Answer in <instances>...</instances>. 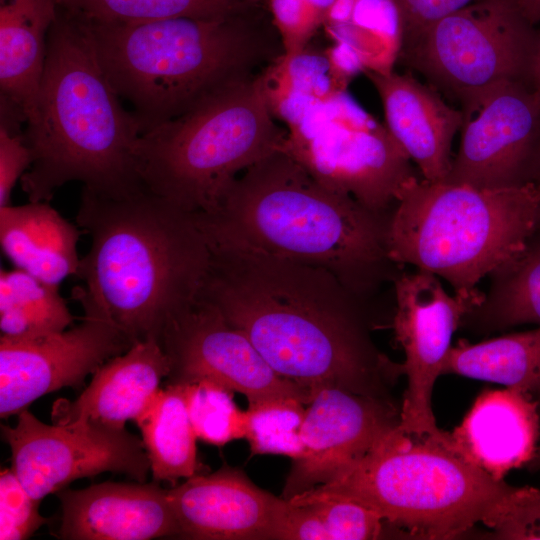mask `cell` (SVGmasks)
<instances>
[{"label": "cell", "mask_w": 540, "mask_h": 540, "mask_svg": "<svg viewBox=\"0 0 540 540\" xmlns=\"http://www.w3.org/2000/svg\"><path fill=\"white\" fill-rule=\"evenodd\" d=\"M169 372L168 356L158 341L136 343L101 365L74 401L55 402L52 421L66 424L86 420L124 428L128 420L136 421L146 410Z\"/></svg>", "instance_id": "44dd1931"}, {"label": "cell", "mask_w": 540, "mask_h": 540, "mask_svg": "<svg viewBox=\"0 0 540 540\" xmlns=\"http://www.w3.org/2000/svg\"><path fill=\"white\" fill-rule=\"evenodd\" d=\"M527 18L535 25L540 22V0H516Z\"/></svg>", "instance_id": "ab89813d"}, {"label": "cell", "mask_w": 540, "mask_h": 540, "mask_svg": "<svg viewBox=\"0 0 540 540\" xmlns=\"http://www.w3.org/2000/svg\"><path fill=\"white\" fill-rule=\"evenodd\" d=\"M503 540H540V487H517L483 524Z\"/></svg>", "instance_id": "e575fe53"}, {"label": "cell", "mask_w": 540, "mask_h": 540, "mask_svg": "<svg viewBox=\"0 0 540 540\" xmlns=\"http://www.w3.org/2000/svg\"><path fill=\"white\" fill-rule=\"evenodd\" d=\"M517 487L498 480L443 443L399 427L332 481L303 494L347 498L415 539H454L497 511Z\"/></svg>", "instance_id": "52a82bcc"}, {"label": "cell", "mask_w": 540, "mask_h": 540, "mask_svg": "<svg viewBox=\"0 0 540 540\" xmlns=\"http://www.w3.org/2000/svg\"><path fill=\"white\" fill-rule=\"evenodd\" d=\"M401 20L402 42L441 18L481 0H393Z\"/></svg>", "instance_id": "74e56055"}, {"label": "cell", "mask_w": 540, "mask_h": 540, "mask_svg": "<svg viewBox=\"0 0 540 540\" xmlns=\"http://www.w3.org/2000/svg\"><path fill=\"white\" fill-rule=\"evenodd\" d=\"M159 343L170 362L167 385L210 380L241 393L249 405L311 399V391L275 372L242 331L196 298L168 321Z\"/></svg>", "instance_id": "4fadbf2b"}, {"label": "cell", "mask_w": 540, "mask_h": 540, "mask_svg": "<svg viewBox=\"0 0 540 540\" xmlns=\"http://www.w3.org/2000/svg\"><path fill=\"white\" fill-rule=\"evenodd\" d=\"M445 374L540 394V326L474 344L459 342L450 349Z\"/></svg>", "instance_id": "484cf974"}, {"label": "cell", "mask_w": 540, "mask_h": 540, "mask_svg": "<svg viewBox=\"0 0 540 540\" xmlns=\"http://www.w3.org/2000/svg\"><path fill=\"white\" fill-rule=\"evenodd\" d=\"M282 150L328 188L387 212L415 176L411 159L389 132L342 90L287 129Z\"/></svg>", "instance_id": "30bf717a"}, {"label": "cell", "mask_w": 540, "mask_h": 540, "mask_svg": "<svg viewBox=\"0 0 540 540\" xmlns=\"http://www.w3.org/2000/svg\"><path fill=\"white\" fill-rule=\"evenodd\" d=\"M538 230L540 231V212H539V219H538Z\"/></svg>", "instance_id": "b9f144b4"}, {"label": "cell", "mask_w": 540, "mask_h": 540, "mask_svg": "<svg viewBox=\"0 0 540 540\" xmlns=\"http://www.w3.org/2000/svg\"><path fill=\"white\" fill-rule=\"evenodd\" d=\"M31 163V152L22 133L0 125V208L10 205L11 192Z\"/></svg>", "instance_id": "8d00e7d4"}, {"label": "cell", "mask_w": 540, "mask_h": 540, "mask_svg": "<svg viewBox=\"0 0 540 540\" xmlns=\"http://www.w3.org/2000/svg\"><path fill=\"white\" fill-rule=\"evenodd\" d=\"M191 215L207 242L324 269L362 301L397 266L391 214L328 188L281 148L239 174L214 211Z\"/></svg>", "instance_id": "7a4b0ae2"}, {"label": "cell", "mask_w": 540, "mask_h": 540, "mask_svg": "<svg viewBox=\"0 0 540 540\" xmlns=\"http://www.w3.org/2000/svg\"><path fill=\"white\" fill-rule=\"evenodd\" d=\"M1 432L12 471L37 501L80 478L112 472L146 482L151 472L143 440L125 427L86 420L49 425L25 409L16 426L2 425Z\"/></svg>", "instance_id": "8fae6325"}, {"label": "cell", "mask_w": 540, "mask_h": 540, "mask_svg": "<svg viewBox=\"0 0 540 540\" xmlns=\"http://www.w3.org/2000/svg\"><path fill=\"white\" fill-rule=\"evenodd\" d=\"M306 404L295 398L248 406L246 432L251 455L276 454L297 459L303 452L300 429Z\"/></svg>", "instance_id": "4dcf8cb0"}, {"label": "cell", "mask_w": 540, "mask_h": 540, "mask_svg": "<svg viewBox=\"0 0 540 540\" xmlns=\"http://www.w3.org/2000/svg\"><path fill=\"white\" fill-rule=\"evenodd\" d=\"M460 131L444 181L476 188L540 182V105L526 82L495 90Z\"/></svg>", "instance_id": "5bb4252c"}, {"label": "cell", "mask_w": 540, "mask_h": 540, "mask_svg": "<svg viewBox=\"0 0 540 540\" xmlns=\"http://www.w3.org/2000/svg\"><path fill=\"white\" fill-rule=\"evenodd\" d=\"M312 514L320 540H372L383 538L387 523L374 510L339 497L297 495L289 499Z\"/></svg>", "instance_id": "d6a6232c"}, {"label": "cell", "mask_w": 540, "mask_h": 540, "mask_svg": "<svg viewBox=\"0 0 540 540\" xmlns=\"http://www.w3.org/2000/svg\"><path fill=\"white\" fill-rule=\"evenodd\" d=\"M540 395V394H539ZM539 402V401H538ZM539 414H540V402H539ZM540 457V438H539V444H538V448H537V452H536V455L535 457ZM534 457V458H535Z\"/></svg>", "instance_id": "60d3db41"}, {"label": "cell", "mask_w": 540, "mask_h": 540, "mask_svg": "<svg viewBox=\"0 0 540 540\" xmlns=\"http://www.w3.org/2000/svg\"><path fill=\"white\" fill-rule=\"evenodd\" d=\"M528 85L540 105V33L530 64Z\"/></svg>", "instance_id": "f35d334b"}, {"label": "cell", "mask_w": 540, "mask_h": 540, "mask_svg": "<svg viewBox=\"0 0 540 540\" xmlns=\"http://www.w3.org/2000/svg\"><path fill=\"white\" fill-rule=\"evenodd\" d=\"M540 182L476 188L407 180L390 215V259L446 280L455 294H480L477 284L521 255L538 231Z\"/></svg>", "instance_id": "8992f818"}, {"label": "cell", "mask_w": 540, "mask_h": 540, "mask_svg": "<svg viewBox=\"0 0 540 540\" xmlns=\"http://www.w3.org/2000/svg\"><path fill=\"white\" fill-rule=\"evenodd\" d=\"M457 454L498 480L532 461L540 438L539 402L514 387L482 392L450 432Z\"/></svg>", "instance_id": "ffe728a7"}, {"label": "cell", "mask_w": 540, "mask_h": 540, "mask_svg": "<svg viewBox=\"0 0 540 540\" xmlns=\"http://www.w3.org/2000/svg\"><path fill=\"white\" fill-rule=\"evenodd\" d=\"M400 407L335 387L312 392L300 429L303 452L292 460L281 497L326 484L369 454L398 429Z\"/></svg>", "instance_id": "9a60e30c"}, {"label": "cell", "mask_w": 540, "mask_h": 540, "mask_svg": "<svg viewBox=\"0 0 540 540\" xmlns=\"http://www.w3.org/2000/svg\"><path fill=\"white\" fill-rule=\"evenodd\" d=\"M364 73L381 99L386 127L423 178L444 181L452 166L453 139L465 121L463 111L411 75L393 70Z\"/></svg>", "instance_id": "d6986e66"}, {"label": "cell", "mask_w": 540, "mask_h": 540, "mask_svg": "<svg viewBox=\"0 0 540 540\" xmlns=\"http://www.w3.org/2000/svg\"><path fill=\"white\" fill-rule=\"evenodd\" d=\"M74 321L59 285L20 269L0 271V338L29 340L64 331Z\"/></svg>", "instance_id": "83f0119b"}, {"label": "cell", "mask_w": 540, "mask_h": 540, "mask_svg": "<svg viewBox=\"0 0 540 540\" xmlns=\"http://www.w3.org/2000/svg\"><path fill=\"white\" fill-rule=\"evenodd\" d=\"M131 341L109 321L84 315L80 324L29 340L0 338V416L7 418L43 395L80 388L89 374L126 352Z\"/></svg>", "instance_id": "2e32d148"}, {"label": "cell", "mask_w": 540, "mask_h": 540, "mask_svg": "<svg viewBox=\"0 0 540 540\" xmlns=\"http://www.w3.org/2000/svg\"><path fill=\"white\" fill-rule=\"evenodd\" d=\"M258 77L143 132L133 150L143 185L189 214L214 211L237 176L286 136Z\"/></svg>", "instance_id": "ba28073f"}, {"label": "cell", "mask_w": 540, "mask_h": 540, "mask_svg": "<svg viewBox=\"0 0 540 540\" xmlns=\"http://www.w3.org/2000/svg\"><path fill=\"white\" fill-rule=\"evenodd\" d=\"M189 418L197 439L216 446L245 438L246 411L234 391L210 380L183 385Z\"/></svg>", "instance_id": "1f68e13d"}, {"label": "cell", "mask_w": 540, "mask_h": 540, "mask_svg": "<svg viewBox=\"0 0 540 540\" xmlns=\"http://www.w3.org/2000/svg\"><path fill=\"white\" fill-rule=\"evenodd\" d=\"M539 33L516 0H481L403 41L399 58L458 101L466 119L504 84H528Z\"/></svg>", "instance_id": "9c48e42d"}, {"label": "cell", "mask_w": 540, "mask_h": 540, "mask_svg": "<svg viewBox=\"0 0 540 540\" xmlns=\"http://www.w3.org/2000/svg\"><path fill=\"white\" fill-rule=\"evenodd\" d=\"M76 222L90 237L73 290L84 315L103 318L134 345L159 342L196 297L209 249L191 214L147 188L108 195L83 187Z\"/></svg>", "instance_id": "3957f363"}, {"label": "cell", "mask_w": 540, "mask_h": 540, "mask_svg": "<svg viewBox=\"0 0 540 540\" xmlns=\"http://www.w3.org/2000/svg\"><path fill=\"white\" fill-rule=\"evenodd\" d=\"M37 501L22 486L12 469L0 473V539L24 540L47 523Z\"/></svg>", "instance_id": "d590c367"}, {"label": "cell", "mask_w": 540, "mask_h": 540, "mask_svg": "<svg viewBox=\"0 0 540 540\" xmlns=\"http://www.w3.org/2000/svg\"><path fill=\"white\" fill-rule=\"evenodd\" d=\"M180 536L195 540H278L288 502L223 465L167 491Z\"/></svg>", "instance_id": "e0dca14e"}, {"label": "cell", "mask_w": 540, "mask_h": 540, "mask_svg": "<svg viewBox=\"0 0 540 540\" xmlns=\"http://www.w3.org/2000/svg\"><path fill=\"white\" fill-rule=\"evenodd\" d=\"M135 423L141 430L154 481L175 482L200 474L197 436L187 411L183 385L160 388Z\"/></svg>", "instance_id": "cb8c5ba5"}, {"label": "cell", "mask_w": 540, "mask_h": 540, "mask_svg": "<svg viewBox=\"0 0 540 540\" xmlns=\"http://www.w3.org/2000/svg\"><path fill=\"white\" fill-rule=\"evenodd\" d=\"M324 28L335 43L357 52L365 71L393 70L402 45L401 20L393 0H355L349 21Z\"/></svg>", "instance_id": "f546056e"}, {"label": "cell", "mask_w": 540, "mask_h": 540, "mask_svg": "<svg viewBox=\"0 0 540 540\" xmlns=\"http://www.w3.org/2000/svg\"><path fill=\"white\" fill-rule=\"evenodd\" d=\"M141 133L103 71L87 26L58 7L36 110L22 133L32 156L20 179L28 200L49 202L73 181L116 196L145 188L133 154Z\"/></svg>", "instance_id": "277c9868"}, {"label": "cell", "mask_w": 540, "mask_h": 540, "mask_svg": "<svg viewBox=\"0 0 540 540\" xmlns=\"http://www.w3.org/2000/svg\"><path fill=\"white\" fill-rule=\"evenodd\" d=\"M80 229L47 201L0 208V245L15 268L50 284L77 276Z\"/></svg>", "instance_id": "603a6c76"}, {"label": "cell", "mask_w": 540, "mask_h": 540, "mask_svg": "<svg viewBox=\"0 0 540 540\" xmlns=\"http://www.w3.org/2000/svg\"><path fill=\"white\" fill-rule=\"evenodd\" d=\"M82 22L103 71L133 107L142 133L257 78L284 53L262 7L213 19Z\"/></svg>", "instance_id": "5b68a950"}, {"label": "cell", "mask_w": 540, "mask_h": 540, "mask_svg": "<svg viewBox=\"0 0 540 540\" xmlns=\"http://www.w3.org/2000/svg\"><path fill=\"white\" fill-rule=\"evenodd\" d=\"M258 79L272 115L284 122L287 129L347 88L335 75L325 51L309 47L281 54Z\"/></svg>", "instance_id": "d4e9b609"}, {"label": "cell", "mask_w": 540, "mask_h": 540, "mask_svg": "<svg viewBox=\"0 0 540 540\" xmlns=\"http://www.w3.org/2000/svg\"><path fill=\"white\" fill-rule=\"evenodd\" d=\"M70 15L92 23H142L168 18L213 19L262 7L263 0H55Z\"/></svg>", "instance_id": "f1b7e54d"}, {"label": "cell", "mask_w": 540, "mask_h": 540, "mask_svg": "<svg viewBox=\"0 0 540 540\" xmlns=\"http://www.w3.org/2000/svg\"><path fill=\"white\" fill-rule=\"evenodd\" d=\"M488 293L463 319L480 332L523 324L540 326V231L524 252L490 274Z\"/></svg>", "instance_id": "4316f807"}, {"label": "cell", "mask_w": 540, "mask_h": 540, "mask_svg": "<svg viewBox=\"0 0 540 540\" xmlns=\"http://www.w3.org/2000/svg\"><path fill=\"white\" fill-rule=\"evenodd\" d=\"M196 299L242 331L280 376L395 402L400 363L377 349L362 300L324 269L207 242Z\"/></svg>", "instance_id": "6da1fadb"}, {"label": "cell", "mask_w": 540, "mask_h": 540, "mask_svg": "<svg viewBox=\"0 0 540 540\" xmlns=\"http://www.w3.org/2000/svg\"><path fill=\"white\" fill-rule=\"evenodd\" d=\"M396 309L393 327L403 348L400 363L407 379L400 407L401 432L451 445L450 432L438 428L432 408L435 382L443 375L455 331L479 304L483 293L450 295L437 276L417 270L394 278Z\"/></svg>", "instance_id": "7c38bea8"}, {"label": "cell", "mask_w": 540, "mask_h": 540, "mask_svg": "<svg viewBox=\"0 0 540 540\" xmlns=\"http://www.w3.org/2000/svg\"><path fill=\"white\" fill-rule=\"evenodd\" d=\"M336 0H268V10L279 34L283 51L304 50Z\"/></svg>", "instance_id": "836d02e7"}, {"label": "cell", "mask_w": 540, "mask_h": 540, "mask_svg": "<svg viewBox=\"0 0 540 540\" xmlns=\"http://www.w3.org/2000/svg\"><path fill=\"white\" fill-rule=\"evenodd\" d=\"M55 0H0L1 122L18 129L34 116Z\"/></svg>", "instance_id": "7402d4cb"}, {"label": "cell", "mask_w": 540, "mask_h": 540, "mask_svg": "<svg viewBox=\"0 0 540 540\" xmlns=\"http://www.w3.org/2000/svg\"><path fill=\"white\" fill-rule=\"evenodd\" d=\"M158 482H103L57 492L58 537L65 540H149L178 537L180 530Z\"/></svg>", "instance_id": "ac0fdd59"}]
</instances>
